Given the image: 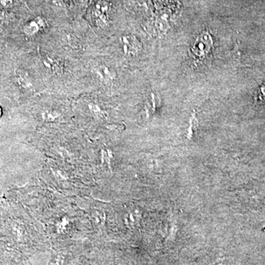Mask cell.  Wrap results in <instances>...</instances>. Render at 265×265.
I'll return each mask as SVG.
<instances>
[{"instance_id": "obj_1", "label": "cell", "mask_w": 265, "mask_h": 265, "mask_svg": "<svg viewBox=\"0 0 265 265\" xmlns=\"http://www.w3.org/2000/svg\"><path fill=\"white\" fill-rule=\"evenodd\" d=\"M212 37L208 31L200 34L190 50V57L195 63L206 61L212 53Z\"/></svg>"}, {"instance_id": "obj_2", "label": "cell", "mask_w": 265, "mask_h": 265, "mask_svg": "<svg viewBox=\"0 0 265 265\" xmlns=\"http://www.w3.org/2000/svg\"><path fill=\"white\" fill-rule=\"evenodd\" d=\"M110 11L111 5L108 2L100 0L95 3L92 9V15L98 27L104 28L108 25Z\"/></svg>"}, {"instance_id": "obj_3", "label": "cell", "mask_w": 265, "mask_h": 265, "mask_svg": "<svg viewBox=\"0 0 265 265\" xmlns=\"http://www.w3.org/2000/svg\"><path fill=\"white\" fill-rule=\"evenodd\" d=\"M122 51L125 56L134 57L140 54L142 49V43L140 40L131 34L122 35L119 38Z\"/></svg>"}, {"instance_id": "obj_4", "label": "cell", "mask_w": 265, "mask_h": 265, "mask_svg": "<svg viewBox=\"0 0 265 265\" xmlns=\"http://www.w3.org/2000/svg\"><path fill=\"white\" fill-rule=\"evenodd\" d=\"M48 27V22L45 17H36L30 19L22 27V32L27 36H34L41 33Z\"/></svg>"}, {"instance_id": "obj_5", "label": "cell", "mask_w": 265, "mask_h": 265, "mask_svg": "<svg viewBox=\"0 0 265 265\" xmlns=\"http://www.w3.org/2000/svg\"><path fill=\"white\" fill-rule=\"evenodd\" d=\"M95 77L106 85H111L116 79V73L113 69L105 64H100L94 69Z\"/></svg>"}, {"instance_id": "obj_6", "label": "cell", "mask_w": 265, "mask_h": 265, "mask_svg": "<svg viewBox=\"0 0 265 265\" xmlns=\"http://www.w3.org/2000/svg\"><path fill=\"white\" fill-rule=\"evenodd\" d=\"M14 79H15L16 83L20 88L27 90V91H30V90H33V80H32L31 77L29 75L28 72L25 69H17L15 71V73H14Z\"/></svg>"}, {"instance_id": "obj_7", "label": "cell", "mask_w": 265, "mask_h": 265, "mask_svg": "<svg viewBox=\"0 0 265 265\" xmlns=\"http://www.w3.org/2000/svg\"><path fill=\"white\" fill-rule=\"evenodd\" d=\"M158 106V98H156V94L151 93L148 96V99L145 102V110L146 111L147 116L149 117L150 115L154 114L156 108Z\"/></svg>"}, {"instance_id": "obj_8", "label": "cell", "mask_w": 265, "mask_h": 265, "mask_svg": "<svg viewBox=\"0 0 265 265\" xmlns=\"http://www.w3.org/2000/svg\"><path fill=\"white\" fill-rule=\"evenodd\" d=\"M42 62H43L45 67L48 68L53 73L60 74L61 71H62L59 62L55 58L49 57V56H45L42 60Z\"/></svg>"}, {"instance_id": "obj_9", "label": "cell", "mask_w": 265, "mask_h": 265, "mask_svg": "<svg viewBox=\"0 0 265 265\" xmlns=\"http://www.w3.org/2000/svg\"><path fill=\"white\" fill-rule=\"evenodd\" d=\"M88 108L92 115L95 116L98 119H104L106 116V111H103L99 105L95 103H90L88 104Z\"/></svg>"}, {"instance_id": "obj_10", "label": "cell", "mask_w": 265, "mask_h": 265, "mask_svg": "<svg viewBox=\"0 0 265 265\" xmlns=\"http://www.w3.org/2000/svg\"><path fill=\"white\" fill-rule=\"evenodd\" d=\"M41 116L42 119L45 122H55L56 119L59 118L60 114L57 111H55V110L48 109L42 112Z\"/></svg>"}, {"instance_id": "obj_11", "label": "cell", "mask_w": 265, "mask_h": 265, "mask_svg": "<svg viewBox=\"0 0 265 265\" xmlns=\"http://www.w3.org/2000/svg\"><path fill=\"white\" fill-rule=\"evenodd\" d=\"M22 0H0V6L4 9H10L19 4Z\"/></svg>"}, {"instance_id": "obj_12", "label": "cell", "mask_w": 265, "mask_h": 265, "mask_svg": "<svg viewBox=\"0 0 265 265\" xmlns=\"http://www.w3.org/2000/svg\"><path fill=\"white\" fill-rule=\"evenodd\" d=\"M197 123H198V122H197L196 116H195V114H194L190 119V125L188 128L187 138H192V135H193L194 128H195V126H196Z\"/></svg>"}, {"instance_id": "obj_13", "label": "cell", "mask_w": 265, "mask_h": 265, "mask_svg": "<svg viewBox=\"0 0 265 265\" xmlns=\"http://www.w3.org/2000/svg\"><path fill=\"white\" fill-rule=\"evenodd\" d=\"M52 4L54 6H58V7H62L64 3V0H50Z\"/></svg>"}, {"instance_id": "obj_14", "label": "cell", "mask_w": 265, "mask_h": 265, "mask_svg": "<svg viewBox=\"0 0 265 265\" xmlns=\"http://www.w3.org/2000/svg\"><path fill=\"white\" fill-rule=\"evenodd\" d=\"M6 16L5 13H0V28L3 27L4 25L5 22H6Z\"/></svg>"}, {"instance_id": "obj_15", "label": "cell", "mask_w": 265, "mask_h": 265, "mask_svg": "<svg viewBox=\"0 0 265 265\" xmlns=\"http://www.w3.org/2000/svg\"><path fill=\"white\" fill-rule=\"evenodd\" d=\"M260 98L265 99V83L261 87V90H260Z\"/></svg>"}, {"instance_id": "obj_16", "label": "cell", "mask_w": 265, "mask_h": 265, "mask_svg": "<svg viewBox=\"0 0 265 265\" xmlns=\"http://www.w3.org/2000/svg\"><path fill=\"white\" fill-rule=\"evenodd\" d=\"M3 108L0 107V117H1L2 116H3Z\"/></svg>"}]
</instances>
